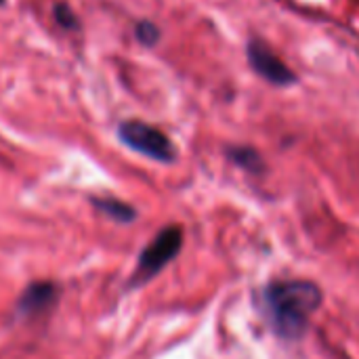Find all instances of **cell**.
Returning <instances> with one entry per match:
<instances>
[{
	"label": "cell",
	"mask_w": 359,
	"mask_h": 359,
	"mask_svg": "<svg viewBox=\"0 0 359 359\" xmlns=\"http://www.w3.org/2000/svg\"><path fill=\"white\" fill-rule=\"evenodd\" d=\"M135 34H137V40L145 46H154L160 40V29L151 21H139L135 27Z\"/></svg>",
	"instance_id": "8"
},
{
	"label": "cell",
	"mask_w": 359,
	"mask_h": 359,
	"mask_svg": "<svg viewBox=\"0 0 359 359\" xmlns=\"http://www.w3.org/2000/svg\"><path fill=\"white\" fill-rule=\"evenodd\" d=\"M93 204H95L97 210H101L103 215H107L111 221L130 223V221L137 219V210L130 204H126V202H122L118 198H109V196L107 198H93Z\"/></svg>",
	"instance_id": "6"
},
{
	"label": "cell",
	"mask_w": 359,
	"mask_h": 359,
	"mask_svg": "<svg viewBox=\"0 0 359 359\" xmlns=\"http://www.w3.org/2000/svg\"><path fill=\"white\" fill-rule=\"evenodd\" d=\"M246 57H248V63L252 65V69L265 78L267 82L276 84V86H288V84H294L297 80V74L259 38H252L248 44H246Z\"/></svg>",
	"instance_id": "4"
},
{
	"label": "cell",
	"mask_w": 359,
	"mask_h": 359,
	"mask_svg": "<svg viewBox=\"0 0 359 359\" xmlns=\"http://www.w3.org/2000/svg\"><path fill=\"white\" fill-rule=\"evenodd\" d=\"M61 288L50 280H38L25 286L17 301V313L27 320H40L46 318L59 303Z\"/></svg>",
	"instance_id": "5"
},
{
	"label": "cell",
	"mask_w": 359,
	"mask_h": 359,
	"mask_svg": "<svg viewBox=\"0 0 359 359\" xmlns=\"http://www.w3.org/2000/svg\"><path fill=\"white\" fill-rule=\"evenodd\" d=\"M183 248V229L179 225H168L143 248L137 267L130 278V286H143L154 280L166 265H170Z\"/></svg>",
	"instance_id": "2"
},
{
	"label": "cell",
	"mask_w": 359,
	"mask_h": 359,
	"mask_svg": "<svg viewBox=\"0 0 359 359\" xmlns=\"http://www.w3.org/2000/svg\"><path fill=\"white\" fill-rule=\"evenodd\" d=\"M118 137L120 141L130 147L133 151L162 162V164H170L177 158V149L172 145V141L156 126L141 122V120H126L118 126Z\"/></svg>",
	"instance_id": "3"
},
{
	"label": "cell",
	"mask_w": 359,
	"mask_h": 359,
	"mask_svg": "<svg viewBox=\"0 0 359 359\" xmlns=\"http://www.w3.org/2000/svg\"><path fill=\"white\" fill-rule=\"evenodd\" d=\"M322 301V288L309 280H276L263 290L265 313L276 334L286 341H297L307 332Z\"/></svg>",
	"instance_id": "1"
},
{
	"label": "cell",
	"mask_w": 359,
	"mask_h": 359,
	"mask_svg": "<svg viewBox=\"0 0 359 359\" xmlns=\"http://www.w3.org/2000/svg\"><path fill=\"white\" fill-rule=\"evenodd\" d=\"M227 158H229L236 166H240V168H244V170H248V172H252V175L263 172V158H261V154H259L257 149H252V147H229V149H227Z\"/></svg>",
	"instance_id": "7"
},
{
	"label": "cell",
	"mask_w": 359,
	"mask_h": 359,
	"mask_svg": "<svg viewBox=\"0 0 359 359\" xmlns=\"http://www.w3.org/2000/svg\"><path fill=\"white\" fill-rule=\"evenodd\" d=\"M2 2H4V0H0V4H2Z\"/></svg>",
	"instance_id": "10"
},
{
	"label": "cell",
	"mask_w": 359,
	"mask_h": 359,
	"mask_svg": "<svg viewBox=\"0 0 359 359\" xmlns=\"http://www.w3.org/2000/svg\"><path fill=\"white\" fill-rule=\"evenodd\" d=\"M53 13H55V19H57V23L61 27H65V29H76L78 27V19H76L74 11L69 8V4L59 2V4H55Z\"/></svg>",
	"instance_id": "9"
}]
</instances>
